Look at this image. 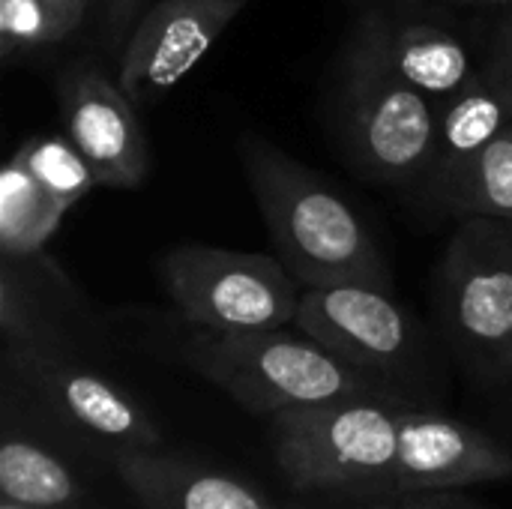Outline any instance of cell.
Masks as SVG:
<instances>
[{"instance_id":"cell-1","label":"cell","mask_w":512,"mask_h":509,"mask_svg":"<svg viewBox=\"0 0 512 509\" xmlns=\"http://www.w3.org/2000/svg\"><path fill=\"white\" fill-rule=\"evenodd\" d=\"M237 150L279 261L303 288L348 282L390 288L375 237L339 192L261 135H243Z\"/></svg>"},{"instance_id":"cell-2","label":"cell","mask_w":512,"mask_h":509,"mask_svg":"<svg viewBox=\"0 0 512 509\" xmlns=\"http://www.w3.org/2000/svg\"><path fill=\"white\" fill-rule=\"evenodd\" d=\"M177 360L261 417L336 399L408 405L402 390L348 366L312 336H291L282 327L246 333L195 327L180 342Z\"/></svg>"},{"instance_id":"cell-3","label":"cell","mask_w":512,"mask_h":509,"mask_svg":"<svg viewBox=\"0 0 512 509\" xmlns=\"http://www.w3.org/2000/svg\"><path fill=\"white\" fill-rule=\"evenodd\" d=\"M399 402L336 399L270 417L273 453L294 492L381 504L396 498Z\"/></svg>"},{"instance_id":"cell-4","label":"cell","mask_w":512,"mask_h":509,"mask_svg":"<svg viewBox=\"0 0 512 509\" xmlns=\"http://www.w3.org/2000/svg\"><path fill=\"white\" fill-rule=\"evenodd\" d=\"M339 120L348 153L369 177L384 183L426 180L441 105L384 60L363 24L354 27L345 48Z\"/></svg>"},{"instance_id":"cell-5","label":"cell","mask_w":512,"mask_h":509,"mask_svg":"<svg viewBox=\"0 0 512 509\" xmlns=\"http://www.w3.org/2000/svg\"><path fill=\"white\" fill-rule=\"evenodd\" d=\"M30 417L66 453L114 465L126 453L162 450L150 411L114 378L75 354L6 357Z\"/></svg>"},{"instance_id":"cell-6","label":"cell","mask_w":512,"mask_h":509,"mask_svg":"<svg viewBox=\"0 0 512 509\" xmlns=\"http://www.w3.org/2000/svg\"><path fill=\"white\" fill-rule=\"evenodd\" d=\"M441 321L483 384L512 381V222L465 216L441 264Z\"/></svg>"},{"instance_id":"cell-7","label":"cell","mask_w":512,"mask_h":509,"mask_svg":"<svg viewBox=\"0 0 512 509\" xmlns=\"http://www.w3.org/2000/svg\"><path fill=\"white\" fill-rule=\"evenodd\" d=\"M159 282L186 324L225 333L288 327L303 294L279 258L204 243L171 249L159 261Z\"/></svg>"},{"instance_id":"cell-8","label":"cell","mask_w":512,"mask_h":509,"mask_svg":"<svg viewBox=\"0 0 512 509\" xmlns=\"http://www.w3.org/2000/svg\"><path fill=\"white\" fill-rule=\"evenodd\" d=\"M294 324L348 366L402 393L423 357L414 321L381 285L303 288Z\"/></svg>"},{"instance_id":"cell-9","label":"cell","mask_w":512,"mask_h":509,"mask_svg":"<svg viewBox=\"0 0 512 509\" xmlns=\"http://www.w3.org/2000/svg\"><path fill=\"white\" fill-rule=\"evenodd\" d=\"M249 0H159L132 27L120 54V87L135 105L174 90L219 42Z\"/></svg>"},{"instance_id":"cell-10","label":"cell","mask_w":512,"mask_h":509,"mask_svg":"<svg viewBox=\"0 0 512 509\" xmlns=\"http://www.w3.org/2000/svg\"><path fill=\"white\" fill-rule=\"evenodd\" d=\"M60 117L99 186L132 189L147 177V132L120 84L96 69H69L60 81Z\"/></svg>"},{"instance_id":"cell-11","label":"cell","mask_w":512,"mask_h":509,"mask_svg":"<svg viewBox=\"0 0 512 509\" xmlns=\"http://www.w3.org/2000/svg\"><path fill=\"white\" fill-rule=\"evenodd\" d=\"M512 477V450L483 429L417 408H402L396 498L429 489H468Z\"/></svg>"},{"instance_id":"cell-12","label":"cell","mask_w":512,"mask_h":509,"mask_svg":"<svg viewBox=\"0 0 512 509\" xmlns=\"http://www.w3.org/2000/svg\"><path fill=\"white\" fill-rule=\"evenodd\" d=\"M512 126V51L498 48L468 87L441 108V129L435 156L426 174L432 198H438L459 168L474 159L486 144Z\"/></svg>"},{"instance_id":"cell-13","label":"cell","mask_w":512,"mask_h":509,"mask_svg":"<svg viewBox=\"0 0 512 509\" xmlns=\"http://www.w3.org/2000/svg\"><path fill=\"white\" fill-rule=\"evenodd\" d=\"M141 509H273L243 480L162 450L126 453L114 465Z\"/></svg>"},{"instance_id":"cell-14","label":"cell","mask_w":512,"mask_h":509,"mask_svg":"<svg viewBox=\"0 0 512 509\" xmlns=\"http://www.w3.org/2000/svg\"><path fill=\"white\" fill-rule=\"evenodd\" d=\"M360 24L375 39L384 60L441 108L459 96L480 69L468 45L438 24L390 21L384 15H366Z\"/></svg>"},{"instance_id":"cell-15","label":"cell","mask_w":512,"mask_h":509,"mask_svg":"<svg viewBox=\"0 0 512 509\" xmlns=\"http://www.w3.org/2000/svg\"><path fill=\"white\" fill-rule=\"evenodd\" d=\"M0 489L15 509H84L87 492L66 462V450L48 435L6 426L0 444Z\"/></svg>"},{"instance_id":"cell-16","label":"cell","mask_w":512,"mask_h":509,"mask_svg":"<svg viewBox=\"0 0 512 509\" xmlns=\"http://www.w3.org/2000/svg\"><path fill=\"white\" fill-rule=\"evenodd\" d=\"M48 279H36L33 255H3L0 270V327L6 357L15 354H75L72 336L63 327V315Z\"/></svg>"},{"instance_id":"cell-17","label":"cell","mask_w":512,"mask_h":509,"mask_svg":"<svg viewBox=\"0 0 512 509\" xmlns=\"http://www.w3.org/2000/svg\"><path fill=\"white\" fill-rule=\"evenodd\" d=\"M69 210L12 153L0 171V249L27 258L42 252Z\"/></svg>"},{"instance_id":"cell-18","label":"cell","mask_w":512,"mask_h":509,"mask_svg":"<svg viewBox=\"0 0 512 509\" xmlns=\"http://www.w3.org/2000/svg\"><path fill=\"white\" fill-rule=\"evenodd\" d=\"M438 201L462 216L512 222V126L459 168Z\"/></svg>"},{"instance_id":"cell-19","label":"cell","mask_w":512,"mask_h":509,"mask_svg":"<svg viewBox=\"0 0 512 509\" xmlns=\"http://www.w3.org/2000/svg\"><path fill=\"white\" fill-rule=\"evenodd\" d=\"M15 156L24 162V168L66 207L72 210L96 183V174L84 153L69 141V135H36L27 138Z\"/></svg>"},{"instance_id":"cell-20","label":"cell","mask_w":512,"mask_h":509,"mask_svg":"<svg viewBox=\"0 0 512 509\" xmlns=\"http://www.w3.org/2000/svg\"><path fill=\"white\" fill-rule=\"evenodd\" d=\"M69 36L45 0H0V51L12 60L18 51H33Z\"/></svg>"},{"instance_id":"cell-21","label":"cell","mask_w":512,"mask_h":509,"mask_svg":"<svg viewBox=\"0 0 512 509\" xmlns=\"http://www.w3.org/2000/svg\"><path fill=\"white\" fill-rule=\"evenodd\" d=\"M369 509H489L477 501H471L468 495H462V489H429V492H411V495H399L381 504H372Z\"/></svg>"},{"instance_id":"cell-22","label":"cell","mask_w":512,"mask_h":509,"mask_svg":"<svg viewBox=\"0 0 512 509\" xmlns=\"http://www.w3.org/2000/svg\"><path fill=\"white\" fill-rule=\"evenodd\" d=\"M141 6H144V0H102V9H105V30H108L111 45L126 42V36H129L132 27H135V18H138Z\"/></svg>"},{"instance_id":"cell-23","label":"cell","mask_w":512,"mask_h":509,"mask_svg":"<svg viewBox=\"0 0 512 509\" xmlns=\"http://www.w3.org/2000/svg\"><path fill=\"white\" fill-rule=\"evenodd\" d=\"M45 3H48V6L54 9V15L60 18L63 30H66V33H75V30L81 27V18H84L90 0H45Z\"/></svg>"},{"instance_id":"cell-24","label":"cell","mask_w":512,"mask_h":509,"mask_svg":"<svg viewBox=\"0 0 512 509\" xmlns=\"http://www.w3.org/2000/svg\"><path fill=\"white\" fill-rule=\"evenodd\" d=\"M504 6H507V18H504V33H501L504 39H501V45L512 51V0H504Z\"/></svg>"},{"instance_id":"cell-25","label":"cell","mask_w":512,"mask_h":509,"mask_svg":"<svg viewBox=\"0 0 512 509\" xmlns=\"http://www.w3.org/2000/svg\"><path fill=\"white\" fill-rule=\"evenodd\" d=\"M450 3H462V6H492V3H504V0H450Z\"/></svg>"},{"instance_id":"cell-26","label":"cell","mask_w":512,"mask_h":509,"mask_svg":"<svg viewBox=\"0 0 512 509\" xmlns=\"http://www.w3.org/2000/svg\"><path fill=\"white\" fill-rule=\"evenodd\" d=\"M282 509H309V507H303V504H288V507H282Z\"/></svg>"}]
</instances>
